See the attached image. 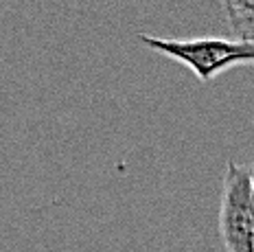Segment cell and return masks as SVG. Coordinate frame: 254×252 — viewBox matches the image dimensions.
<instances>
[{
	"label": "cell",
	"mask_w": 254,
	"mask_h": 252,
	"mask_svg": "<svg viewBox=\"0 0 254 252\" xmlns=\"http://www.w3.org/2000/svg\"><path fill=\"white\" fill-rule=\"evenodd\" d=\"M224 9L235 38L254 44V0H224Z\"/></svg>",
	"instance_id": "3"
},
{
	"label": "cell",
	"mask_w": 254,
	"mask_h": 252,
	"mask_svg": "<svg viewBox=\"0 0 254 252\" xmlns=\"http://www.w3.org/2000/svg\"><path fill=\"white\" fill-rule=\"evenodd\" d=\"M147 49L180 62L197 75L199 81L215 79L219 72L239 64H254V44L224 38H195V40H167L156 35H138Z\"/></svg>",
	"instance_id": "1"
},
{
	"label": "cell",
	"mask_w": 254,
	"mask_h": 252,
	"mask_svg": "<svg viewBox=\"0 0 254 252\" xmlns=\"http://www.w3.org/2000/svg\"><path fill=\"white\" fill-rule=\"evenodd\" d=\"M219 235L226 252H254L252 167L228 162L219 208Z\"/></svg>",
	"instance_id": "2"
},
{
	"label": "cell",
	"mask_w": 254,
	"mask_h": 252,
	"mask_svg": "<svg viewBox=\"0 0 254 252\" xmlns=\"http://www.w3.org/2000/svg\"><path fill=\"white\" fill-rule=\"evenodd\" d=\"M252 204H254V165H252Z\"/></svg>",
	"instance_id": "4"
}]
</instances>
